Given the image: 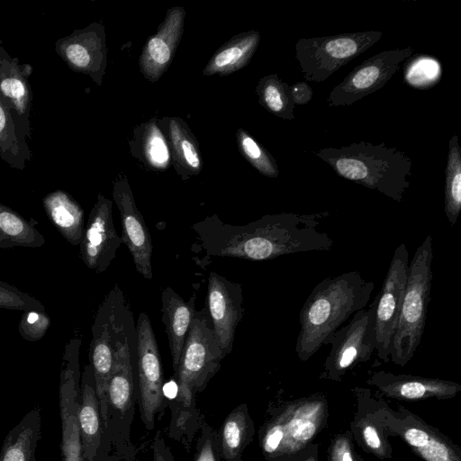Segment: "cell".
I'll return each mask as SVG.
<instances>
[{"mask_svg": "<svg viewBox=\"0 0 461 461\" xmlns=\"http://www.w3.org/2000/svg\"><path fill=\"white\" fill-rule=\"evenodd\" d=\"M375 283L360 271L328 276L314 286L303 304L295 353L301 361L310 359L350 316L366 308Z\"/></svg>", "mask_w": 461, "mask_h": 461, "instance_id": "1", "label": "cell"}, {"mask_svg": "<svg viewBox=\"0 0 461 461\" xmlns=\"http://www.w3.org/2000/svg\"><path fill=\"white\" fill-rule=\"evenodd\" d=\"M341 177L402 202L411 182L412 161L405 152L384 142L366 141L312 152Z\"/></svg>", "mask_w": 461, "mask_h": 461, "instance_id": "2", "label": "cell"}, {"mask_svg": "<svg viewBox=\"0 0 461 461\" xmlns=\"http://www.w3.org/2000/svg\"><path fill=\"white\" fill-rule=\"evenodd\" d=\"M432 236L417 248L408 266L401 311L392 340L390 361L403 366L420 347L425 330L432 285Z\"/></svg>", "mask_w": 461, "mask_h": 461, "instance_id": "3", "label": "cell"}, {"mask_svg": "<svg viewBox=\"0 0 461 461\" xmlns=\"http://www.w3.org/2000/svg\"><path fill=\"white\" fill-rule=\"evenodd\" d=\"M223 358L206 306L195 312L176 372L178 399L189 406L193 395L218 371Z\"/></svg>", "mask_w": 461, "mask_h": 461, "instance_id": "4", "label": "cell"}, {"mask_svg": "<svg viewBox=\"0 0 461 461\" xmlns=\"http://www.w3.org/2000/svg\"><path fill=\"white\" fill-rule=\"evenodd\" d=\"M382 37V32L371 30L301 38L295 43V59L304 79L322 82L375 45Z\"/></svg>", "mask_w": 461, "mask_h": 461, "instance_id": "5", "label": "cell"}, {"mask_svg": "<svg viewBox=\"0 0 461 461\" xmlns=\"http://www.w3.org/2000/svg\"><path fill=\"white\" fill-rule=\"evenodd\" d=\"M325 412L326 404L317 397L289 404L267 426L262 439L264 452L281 456L300 451L317 434Z\"/></svg>", "mask_w": 461, "mask_h": 461, "instance_id": "6", "label": "cell"}, {"mask_svg": "<svg viewBox=\"0 0 461 461\" xmlns=\"http://www.w3.org/2000/svg\"><path fill=\"white\" fill-rule=\"evenodd\" d=\"M375 303L376 296L371 304L357 312L348 323L331 336L322 376L339 380L348 370L371 358L375 352Z\"/></svg>", "mask_w": 461, "mask_h": 461, "instance_id": "7", "label": "cell"}, {"mask_svg": "<svg viewBox=\"0 0 461 461\" xmlns=\"http://www.w3.org/2000/svg\"><path fill=\"white\" fill-rule=\"evenodd\" d=\"M414 53L412 47L381 51L356 67L328 96L330 106H349L383 88Z\"/></svg>", "mask_w": 461, "mask_h": 461, "instance_id": "8", "label": "cell"}, {"mask_svg": "<svg viewBox=\"0 0 461 461\" xmlns=\"http://www.w3.org/2000/svg\"><path fill=\"white\" fill-rule=\"evenodd\" d=\"M122 292L115 285L99 305L92 325L89 358L94 371L95 393L104 425L108 420V384L111 377L116 336V307Z\"/></svg>", "mask_w": 461, "mask_h": 461, "instance_id": "9", "label": "cell"}, {"mask_svg": "<svg viewBox=\"0 0 461 461\" xmlns=\"http://www.w3.org/2000/svg\"><path fill=\"white\" fill-rule=\"evenodd\" d=\"M409 252L404 243L394 250L382 288L376 294L375 309V353L384 363L390 361V349L404 294Z\"/></svg>", "mask_w": 461, "mask_h": 461, "instance_id": "10", "label": "cell"}, {"mask_svg": "<svg viewBox=\"0 0 461 461\" xmlns=\"http://www.w3.org/2000/svg\"><path fill=\"white\" fill-rule=\"evenodd\" d=\"M136 330L140 408L146 427L152 429L155 415L164 401L162 362L155 333L145 312L139 314Z\"/></svg>", "mask_w": 461, "mask_h": 461, "instance_id": "11", "label": "cell"}, {"mask_svg": "<svg viewBox=\"0 0 461 461\" xmlns=\"http://www.w3.org/2000/svg\"><path fill=\"white\" fill-rule=\"evenodd\" d=\"M206 308L214 336L225 357L233 348L236 329L244 313L241 285L214 271L210 272Z\"/></svg>", "mask_w": 461, "mask_h": 461, "instance_id": "12", "label": "cell"}, {"mask_svg": "<svg viewBox=\"0 0 461 461\" xmlns=\"http://www.w3.org/2000/svg\"><path fill=\"white\" fill-rule=\"evenodd\" d=\"M122 244L114 227L113 202L99 194L84 230L79 256L85 265L96 273L104 272Z\"/></svg>", "mask_w": 461, "mask_h": 461, "instance_id": "13", "label": "cell"}, {"mask_svg": "<svg viewBox=\"0 0 461 461\" xmlns=\"http://www.w3.org/2000/svg\"><path fill=\"white\" fill-rule=\"evenodd\" d=\"M376 418L381 427L397 434L425 461H461L460 449L447 437L407 411L389 410Z\"/></svg>", "mask_w": 461, "mask_h": 461, "instance_id": "14", "label": "cell"}, {"mask_svg": "<svg viewBox=\"0 0 461 461\" xmlns=\"http://www.w3.org/2000/svg\"><path fill=\"white\" fill-rule=\"evenodd\" d=\"M55 50L74 71L89 76L101 85L107 64L104 27L93 23L58 40Z\"/></svg>", "mask_w": 461, "mask_h": 461, "instance_id": "15", "label": "cell"}, {"mask_svg": "<svg viewBox=\"0 0 461 461\" xmlns=\"http://www.w3.org/2000/svg\"><path fill=\"white\" fill-rule=\"evenodd\" d=\"M113 197L120 212L122 243L127 246L138 273L150 280L153 276L151 237L127 179L114 182Z\"/></svg>", "mask_w": 461, "mask_h": 461, "instance_id": "16", "label": "cell"}, {"mask_svg": "<svg viewBox=\"0 0 461 461\" xmlns=\"http://www.w3.org/2000/svg\"><path fill=\"white\" fill-rule=\"evenodd\" d=\"M29 68L28 65H20L0 44V97L11 113L20 138L27 144L31 140L32 103Z\"/></svg>", "mask_w": 461, "mask_h": 461, "instance_id": "17", "label": "cell"}, {"mask_svg": "<svg viewBox=\"0 0 461 461\" xmlns=\"http://www.w3.org/2000/svg\"><path fill=\"white\" fill-rule=\"evenodd\" d=\"M185 16L181 6L168 9L157 33L146 41L139 65L147 80L158 81L171 64L183 33Z\"/></svg>", "mask_w": 461, "mask_h": 461, "instance_id": "18", "label": "cell"}, {"mask_svg": "<svg viewBox=\"0 0 461 461\" xmlns=\"http://www.w3.org/2000/svg\"><path fill=\"white\" fill-rule=\"evenodd\" d=\"M366 383L375 386L382 394L399 400L448 399L460 391L457 383L438 378L395 375L385 371L373 372Z\"/></svg>", "mask_w": 461, "mask_h": 461, "instance_id": "19", "label": "cell"}, {"mask_svg": "<svg viewBox=\"0 0 461 461\" xmlns=\"http://www.w3.org/2000/svg\"><path fill=\"white\" fill-rule=\"evenodd\" d=\"M195 298L194 294L188 301H185L169 286L166 287L161 294L162 322L165 325L175 373L194 316Z\"/></svg>", "mask_w": 461, "mask_h": 461, "instance_id": "20", "label": "cell"}, {"mask_svg": "<svg viewBox=\"0 0 461 461\" xmlns=\"http://www.w3.org/2000/svg\"><path fill=\"white\" fill-rule=\"evenodd\" d=\"M46 215L62 237L71 245L79 246L85 225L84 211L67 192L55 190L42 199Z\"/></svg>", "mask_w": 461, "mask_h": 461, "instance_id": "21", "label": "cell"}, {"mask_svg": "<svg viewBox=\"0 0 461 461\" xmlns=\"http://www.w3.org/2000/svg\"><path fill=\"white\" fill-rule=\"evenodd\" d=\"M260 41L257 31H249L232 37L212 56L203 73L205 76H226L248 65Z\"/></svg>", "mask_w": 461, "mask_h": 461, "instance_id": "22", "label": "cell"}, {"mask_svg": "<svg viewBox=\"0 0 461 461\" xmlns=\"http://www.w3.org/2000/svg\"><path fill=\"white\" fill-rule=\"evenodd\" d=\"M99 413L94 371L92 366L88 365L84 372L82 403L77 411L83 456L88 461H93L100 443Z\"/></svg>", "mask_w": 461, "mask_h": 461, "instance_id": "23", "label": "cell"}, {"mask_svg": "<svg viewBox=\"0 0 461 461\" xmlns=\"http://www.w3.org/2000/svg\"><path fill=\"white\" fill-rule=\"evenodd\" d=\"M166 131L170 142L171 158L176 170L185 179L198 175L203 167L201 154L194 135L180 118H168Z\"/></svg>", "mask_w": 461, "mask_h": 461, "instance_id": "24", "label": "cell"}, {"mask_svg": "<svg viewBox=\"0 0 461 461\" xmlns=\"http://www.w3.org/2000/svg\"><path fill=\"white\" fill-rule=\"evenodd\" d=\"M37 222L27 221L16 211L0 203V249L40 248L45 244Z\"/></svg>", "mask_w": 461, "mask_h": 461, "instance_id": "25", "label": "cell"}, {"mask_svg": "<svg viewBox=\"0 0 461 461\" xmlns=\"http://www.w3.org/2000/svg\"><path fill=\"white\" fill-rule=\"evenodd\" d=\"M40 428V415L34 410L8 434L0 453V461H35Z\"/></svg>", "mask_w": 461, "mask_h": 461, "instance_id": "26", "label": "cell"}, {"mask_svg": "<svg viewBox=\"0 0 461 461\" xmlns=\"http://www.w3.org/2000/svg\"><path fill=\"white\" fill-rule=\"evenodd\" d=\"M445 176L444 211L448 223L454 227L461 211V149L456 133L448 142Z\"/></svg>", "mask_w": 461, "mask_h": 461, "instance_id": "27", "label": "cell"}, {"mask_svg": "<svg viewBox=\"0 0 461 461\" xmlns=\"http://www.w3.org/2000/svg\"><path fill=\"white\" fill-rule=\"evenodd\" d=\"M256 93L259 104L274 115L285 120L295 118L291 86L276 74L263 77L258 83Z\"/></svg>", "mask_w": 461, "mask_h": 461, "instance_id": "28", "label": "cell"}, {"mask_svg": "<svg viewBox=\"0 0 461 461\" xmlns=\"http://www.w3.org/2000/svg\"><path fill=\"white\" fill-rule=\"evenodd\" d=\"M0 158L11 167L23 169L32 154L19 136L11 113L0 97Z\"/></svg>", "mask_w": 461, "mask_h": 461, "instance_id": "29", "label": "cell"}, {"mask_svg": "<svg viewBox=\"0 0 461 461\" xmlns=\"http://www.w3.org/2000/svg\"><path fill=\"white\" fill-rule=\"evenodd\" d=\"M135 140L140 159L154 170H166L171 163V152L167 140L156 122L140 126Z\"/></svg>", "mask_w": 461, "mask_h": 461, "instance_id": "30", "label": "cell"}, {"mask_svg": "<svg viewBox=\"0 0 461 461\" xmlns=\"http://www.w3.org/2000/svg\"><path fill=\"white\" fill-rule=\"evenodd\" d=\"M249 418L242 407L235 409L225 420L221 430L223 456L230 461L240 454L248 437Z\"/></svg>", "mask_w": 461, "mask_h": 461, "instance_id": "31", "label": "cell"}, {"mask_svg": "<svg viewBox=\"0 0 461 461\" xmlns=\"http://www.w3.org/2000/svg\"><path fill=\"white\" fill-rule=\"evenodd\" d=\"M406 65L404 78L413 88L428 89L440 81L441 64L435 57L416 56L409 59Z\"/></svg>", "mask_w": 461, "mask_h": 461, "instance_id": "32", "label": "cell"}, {"mask_svg": "<svg viewBox=\"0 0 461 461\" xmlns=\"http://www.w3.org/2000/svg\"><path fill=\"white\" fill-rule=\"evenodd\" d=\"M236 138L241 155L253 167L266 176L277 177V164L262 145L243 129L238 130Z\"/></svg>", "mask_w": 461, "mask_h": 461, "instance_id": "33", "label": "cell"}, {"mask_svg": "<svg viewBox=\"0 0 461 461\" xmlns=\"http://www.w3.org/2000/svg\"><path fill=\"white\" fill-rule=\"evenodd\" d=\"M355 427L363 446L369 452L380 459L391 457L390 444L384 438L381 426L370 419L362 418L357 420Z\"/></svg>", "mask_w": 461, "mask_h": 461, "instance_id": "34", "label": "cell"}, {"mask_svg": "<svg viewBox=\"0 0 461 461\" xmlns=\"http://www.w3.org/2000/svg\"><path fill=\"white\" fill-rule=\"evenodd\" d=\"M0 308L22 312H45V306L38 299L1 280Z\"/></svg>", "mask_w": 461, "mask_h": 461, "instance_id": "35", "label": "cell"}, {"mask_svg": "<svg viewBox=\"0 0 461 461\" xmlns=\"http://www.w3.org/2000/svg\"><path fill=\"white\" fill-rule=\"evenodd\" d=\"M50 324V320L45 312H23L18 325L21 336L32 342L41 339Z\"/></svg>", "mask_w": 461, "mask_h": 461, "instance_id": "36", "label": "cell"}, {"mask_svg": "<svg viewBox=\"0 0 461 461\" xmlns=\"http://www.w3.org/2000/svg\"><path fill=\"white\" fill-rule=\"evenodd\" d=\"M330 457V461H355L352 442L347 434L339 435L334 439Z\"/></svg>", "mask_w": 461, "mask_h": 461, "instance_id": "37", "label": "cell"}, {"mask_svg": "<svg viewBox=\"0 0 461 461\" xmlns=\"http://www.w3.org/2000/svg\"><path fill=\"white\" fill-rule=\"evenodd\" d=\"M294 104H305L312 100V90L305 82H298L291 86Z\"/></svg>", "mask_w": 461, "mask_h": 461, "instance_id": "38", "label": "cell"}, {"mask_svg": "<svg viewBox=\"0 0 461 461\" xmlns=\"http://www.w3.org/2000/svg\"><path fill=\"white\" fill-rule=\"evenodd\" d=\"M196 461H216L213 448L210 440L203 443Z\"/></svg>", "mask_w": 461, "mask_h": 461, "instance_id": "39", "label": "cell"}, {"mask_svg": "<svg viewBox=\"0 0 461 461\" xmlns=\"http://www.w3.org/2000/svg\"><path fill=\"white\" fill-rule=\"evenodd\" d=\"M355 461H363L359 456H355Z\"/></svg>", "mask_w": 461, "mask_h": 461, "instance_id": "40", "label": "cell"}, {"mask_svg": "<svg viewBox=\"0 0 461 461\" xmlns=\"http://www.w3.org/2000/svg\"><path fill=\"white\" fill-rule=\"evenodd\" d=\"M306 461H316L315 458L313 456L308 458Z\"/></svg>", "mask_w": 461, "mask_h": 461, "instance_id": "41", "label": "cell"}]
</instances>
